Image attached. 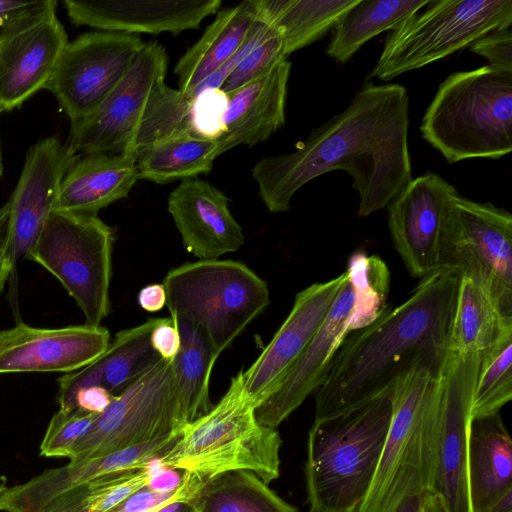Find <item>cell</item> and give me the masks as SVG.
Listing matches in <instances>:
<instances>
[{
  "instance_id": "obj_55",
  "label": "cell",
  "mask_w": 512,
  "mask_h": 512,
  "mask_svg": "<svg viewBox=\"0 0 512 512\" xmlns=\"http://www.w3.org/2000/svg\"><path fill=\"white\" fill-rule=\"evenodd\" d=\"M2 172H3V165H2L1 152H0V178L2 176Z\"/></svg>"
},
{
  "instance_id": "obj_28",
  "label": "cell",
  "mask_w": 512,
  "mask_h": 512,
  "mask_svg": "<svg viewBox=\"0 0 512 512\" xmlns=\"http://www.w3.org/2000/svg\"><path fill=\"white\" fill-rule=\"evenodd\" d=\"M259 12V0H245L219 11L201 38L176 63L179 90L191 91L228 62L244 43Z\"/></svg>"
},
{
  "instance_id": "obj_51",
  "label": "cell",
  "mask_w": 512,
  "mask_h": 512,
  "mask_svg": "<svg viewBox=\"0 0 512 512\" xmlns=\"http://www.w3.org/2000/svg\"><path fill=\"white\" fill-rule=\"evenodd\" d=\"M488 512H512V491L496 501Z\"/></svg>"
},
{
  "instance_id": "obj_54",
  "label": "cell",
  "mask_w": 512,
  "mask_h": 512,
  "mask_svg": "<svg viewBox=\"0 0 512 512\" xmlns=\"http://www.w3.org/2000/svg\"><path fill=\"white\" fill-rule=\"evenodd\" d=\"M7 490L5 482L0 483V496Z\"/></svg>"
},
{
  "instance_id": "obj_45",
  "label": "cell",
  "mask_w": 512,
  "mask_h": 512,
  "mask_svg": "<svg viewBox=\"0 0 512 512\" xmlns=\"http://www.w3.org/2000/svg\"><path fill=\"white\" fill-rule=\"evenodd\" d=\"M152 466L153 472L149 487L159 491H171L180 485L183 473L180 475L176 469L159 465L157 459L152 462Z\"/></svg>"
},
{
  "instance_id": "obj_8",
  "label": "cell",
  "mask_w": 512,
  "mask_h": 512,
  "mask_svg": "<svg viewBox=\"0 0 512 512\" xmlns=\"http://www.w3.org/2000/svg\"><path fill=\"white\" fill-rule=\"evenodd\" d=\"M387 35L368 79L388 81L512 24L511 0H430Z\"/></svg>"
},
{
  "instance_id": "obj_3",
  "label": "cell",
  "mask_w": 512,
  "mask_h": 512,
  "mask_svg": "<svg viewBox=\"0 0 512 512\" xmlns=\"http://www.w3.org/2000/svg\"><path fill=\"white\" fill-rule=\"evenodd\" d=\"M394 386L362 403L314 419L305 462L308 512L358 511L382 454L393 412Z\"/></svg>"
},
{
  "instance_id": "obj_14",
  "label": "cell",
  "mask_w": 512,
  "mask_h": 512,
  "mask_svg": "<svg viewBox=\"0 0 512 512\" xmlns=\"http://www.w3.org/2000/svg\"><path fill=\"white\" fill-rule=\"evenodd\" d=\"M479 365V355L449 353L438 376L440 421L432 493L448 512H471L467 461Z\"/></svg>"
},
{
  "instance_id": "obj_26",
  "label": "cell",
  "mask_w": 512,
  "mask_h": 512,
  "mask_svg": "<svg viewBox=\"0 0 512 512\" xmlns=\"http://www.w3.org/2000/svg\"><path fill=\"white\" fill-rule=\"evenodd\" d=\"M138 180L134 154L78 155L62 180L53 210L97 216L101 209L126 198Z\"/></svg>"
},
{
  "instance_id": "obj_40",
  "label": "cell",
  "mask_w": 512,
  "mask_h": 512,
  "mask_svg": "<svg viewBox=\"0 0 512 512\" xmlns=\"http://www.w3.org/2000/svg\"><path fill=\"white\" fill-rule=\"evenodd\" d=\"M206 482L183 471L182 481L175 490L159 491L146 485L106 512H156L176 501H194Z\"/></svg>"
},
{
  "instance_id": "obj_32",
  "label": "cell",
  "mask_w": 512,
  "mask_h": 512,
  "mask_svg": "<svg viewBox=\"0 0 512 512\" xmlns=\"http://www.w3.org/2000/svg\"><path fill=\"white\" fill-rule=\"evenodd\" d=\"M174 321L181 346L172 360V367L179 399L189 424L212 408L209 380L218 356L201 329L186 321Z\"/></svg>"
},
{
  "instance_id": "obj_33",
  "label": "cell",
  "mask_w": 512,
  "mask_h": 512,
  "mask_svg": "<svg viewBox=\"0 0 512 512\" xmlns=\"http://www.w3.org/2000/svg\"><path fill=\"white\" fill-rule=\"evenodd\" d=\"M357 0H261L279 29L286 57L332 29Z\"/></svg>"
},
{
  "instance_id": "obj_17",
  "label": "cell",
  "mask_w": 512,
  "mask_h": 512,
  "mask_svg": "<svg viewBox=\"0 0 512 512\" xmlns=\"http://www.w3.org/2000/svg\"><path fill=\"white\" fill-rule=\"evenodd\" d=\"M178 437L170 436L45 470L23 484L7 488L0 496V511L49 512L93 482L117 472L148 466L162 457Z\"/></svg>"
},
{
  "instance_id": "obj_15",
  "label": "cell",
  "mask_w": 512,
  "mask_h": 512,
  "mask_svg": "<svg viewBox=\"0 0 512 512\" xmlns=\"http://www.w3.org/2000/svg\"><path fill=\"white\" fill-rule=\"evenodd\" d=\"M457 189L434 172L412 179L387 205L394 247L413 277L441 269L448 209Z\"/></svg>"
},
{
  "instance_id": "obj_2",
  "label": "cell",
  "mask_w": 512,
  "mask_h": 512,
  "mask_svg": "<svg viewBox=\"0 0 512 512\" xmlns=\"http://www.w3.org/2000/svg\"><path fill=\"white\" fill-rule=\"evenodd\" d=\"M459 280L457 271L440 269L400 305L348 333L313 393L314 419L384 393L415 370L439 373L449 354Z\"/></svg>"
},
{
  "instance_id": "obj_4",
  "label": "cell",
  "mask_w": 512,
  "mask_h": 512,
  "mask_svg": "<svg viewBox=\"0 0 512 512\" xmlns=\"http://www.w3.org/2000/svg\"><path fill=\"white\" fill-rule=\"evenodd\" d=\"M282 440L277 429L261 425L247 394L242 371L235 375L220 401L187 424L157 462L193 473L204 480L244 470L269 484L280 475Z\"/></svg>"
},
{
  "instance_id": "obj_22",
  "label": "cell",
  "mask_w": 512,
  "mask_h": 512,
  "mask_svg": "<svg viewBox=\"0 0 512 512\" xmlns=\"http://www.w3.org/2000/svg\"><path fill=\"white\" fill-rule=\"evenodd\" d=\"M221 0H65L69 19L102 31L126 34L196 29L218 11Z\"/></svg>"
},
{
  "instance_id": "obj_19",
  "label": "cell",
  "mask_w": 512,
  "mask_h": 512,
  "mask_svg": "<svg viewBox=\"0 0 512 512\" xmlns=\"http://www.w3.org/2000/svg\"><path fill=\"white\" fill-rule=\"evenodd\" d=\"M109 343V331L101 325L47 329L18 323L0 330V374L69 373L97 359Z\"/></svg>"
},
{
  "instance_id": "obj_44",
  "label": "cell",
  "mask_w": 512,
  "mask_h": 512,
  "mask_svg": "<svg viewBox=\"0 0 512 512\" xmlns=\"http://www.w3.org/2000/svg\"><path fill=\"white\" fill-rule=\"evenodd\" d=\"M114 395L102 386L80 389L74 396L73 408L87 413L101 414L106 410Z\"/></svg>"
},
{
  "instance_id": "obj_49",
  "label": "cell",
  "mask_w": 512,
  "mask_h": 512,
  "mask_svg": "<svg viewBox=\"0 0 512 512\" xmlns=\"http://www.w3.org/2000/svg\"><path fill=\"white\" fill-rule=\"evenodd\" d=\"M419 512H448L438 495L426 492L421 497Z\"/></svg>"
},
{
  "instance_id": "obj_29",
  "label": "cell",
  "mask_w": 512,
  "mask_h": 512,
  "mask_svg": "<svg viewBox=\"0 0 512 512\" xmlns=\"http://www.w3.org/2000/svg\"><path fill=\"white\" fill-rule=\"evenodd\" d=\"M509 336H512V318L500 311L480 285L460 276L449 353L481 356Z\"/></svg>"
},
{
  "instance_id": "obj_50",
  "label": "cell",
  "mask_w": 512,
  "mask_h": 512,
  "mask_svg": "<svg viewBox=\"0 0 512 512\" xmlns=\"http://www.w3.org/2000/svg\"><path fill=\"white\" fill-rule=\"evenodd\" d=\"M156 512H200L195 501H176Z\"/></svg>"
},
{
  "instance_id": "obj_36",
  "label": "cell",
  "mask_w": 512,
  "mask_h": 512,
  "mask_svg": "<svg viewBox=\"0 0 512 512\" xmlns=\"http://www.w3.org/2000/svg\"><path fill=\"white\" fill-rule=\"evenodd\" d=\"M512 398V336L480 356L472 399V419L491 416Z\"/></svg>"
},
{
  "instance_id": "obj_20",
  "label": "cell",
  "mask_w": 512,
  "mask_h": 512,
  "mask_svg": "<svg viewBox=\"0 0 512 512\" xmlns=\"http://www.w3.org/2000/svg\"><path fill=\"white\" fill-rule=\"evenodd\" d=\"M55 1L0 39V113L19 107L51 79L68 41Z\"/></svg>"
},
{
  "instance_id": "obj_18",
  "label": "cell",
  "mask_w": 512,
  "mask_h": 512,
  "mask_svg": "<svg viewBox=\"0 0 512 512\" xmlns=\"http://www.w3.org/2000/svg\"><path fill=\"white\" fill-rule=\"evenodd\" d=\"M347 280L345 271L297 293L283 324L254 363L242 371L245 390L255 408L268 397L311 342Z\"/></svg>"
},
{
  "instance_id": "obj_25",
  "label": "cell",
  "mask_w": 512,
  "mask_h": 512,
  "mask_svg": "<svg viewBox=\"0 0 512 512\" xmlns=\"http://www.w3.org/2000/svg\"><path fill=\"white\" fill-rule=\"evenodd\" d=\"M290 71L291 62L285 59L265 76L228 94L220 155L238 145L264 142L283 126Z\"/></svg>"
},
{
  "instance_id": "obj_47",
  "label": "cell",
  "mask_w": 512,
  "mask_h": 512,
  "mask_svg": "<svg viewBox=\"0 0 512 512\" xmlns=\"http://www.w3.org/2000/svg\"><path fill=\"white\" fill-rule=\"evenodd\" d=\"M49 512H92L90 486H86Z\"/></svg>"
},
{
  "instance_id": "obj_53",
  "label": "cell",
  "mask_w": 512,
  "mask_h": 512,
  "mask_svg": "<svg viewBox=\"0 0 512 512\" xmlns=\"http://www.w3.org/2000/svg\"><path fill=\"white\" fill-rule=\"evenodd\" d=\"M8 217H9V204L7 201L4 205H2L0 207V239H2L5 234Z\"/></svg>"
},
{
  "instance_id": "obj_7",
  "label": "cell",
  "mask_w": 512,
  "mask_h": 512,
  "mask_svg": "<svg viewBox=\"0 0 512 512\" xmlns=\"http://www.w3.org/2000/svg\"><path fill=\"white\" fill-rule=\"evenodd\" d=\"M174 320L189 322L219 356L270 303L267 283L233 260H198L171 269L163 283Z\"/></svg>"
},
{
  "instance_id": "obj_35",
  "label": "cell",
  "mask_w": 512,
  "mask_h": 512,
  "mask_svg": "<svg viewBox=\"0 0 512 512\" xmlns=\"http://www.w3.org/2000/svg\"><path fill=\"white\" fill-rule=\"evenodd\" d=\"M160 318H150L133 328L119 331L95 359L101 385L114 396L154 366L161 357L151 344V333Z\"/></svg>"
},
{
  "instance_id": "obj_39",
  "label": "cell",
  "mask_w": 512,
  "mask_h": 512,
  "mask_svg": "<svg viewBox=\"0 0 512 512\" xmlns=\"http://www.w3.org/2000/svg\"><path fill=\"white\" fill-rule=\"evenodd\" d=\"M98 415L79 409H59L48 425L40 445V454L44 457L69 458L76 443L88 432Z\"/></svg>"
},
{
  "instance_id": "obj_23",
  "label": "cell",
  "mask_w": 512,
  "mask_h": 512,
  "mask_svg": "<svg viewBox=\"0 0 512 512\" xmlns=\"http://www.w3.org/2000/svg\"><path fill=\"white\" fill-rule=\"evenodd\" d=\"M227 196L200 178L183 180L169 195L168 211L184 248L199 260L219 259L244 244Z\"/></svg>"
},
{
  "instance_id": "obj_9",
  "label": "cell",
  "mask_w": 512,
  "mask_h": 512,
  "mask_svg": "<svg viewBox=\"0 0 512 512\" xmlns=\"http://www.w3.org/2000/svg\"><path fill=\"white\" fill-rule=\"evenodd\" d=\"M115 233L96 215L52 210L26 258L54 275L82 310L87 325L109 315Z\"/></svg>"
},
{
  "instance_id": "obj_38",
  "label": "cell",
  "mask_w": 512,
  "mask_h": 512,
  "mask_svg": "<svg viewBox=\"0 0 512 512\" xmlns=\"http://www.w3.org/2000/svg\"><path fill=\"white\" fill-rule=\"evenodd\" d=\"M285 59H288V57L284 54L283 38L279 29L273 23L269 32L238 63L221 89L229 94L265 76Z\"/></svg>"
},
{
  "instance_id": "obj_48",
  "label": "cell",
  "mask_w": 512,
  "mask_h": 512,
  "mask_svg": "<svg viewBox=\"0 0 512 512\" xmlns=\"http://www.w3.org/2000/svg\"><path fill=\"white\" fill-rule=\"evenodd\" d=\"M14 268L2 238L0 239V294L4 289L6 281L13 274Z\"/></svg>"
},
{
  "instance_id": "obj_41",
  "label": "cell",
  "mask_w": 512,
  "mask_h": 512,
  "mask_svg": "<svg viewBox=\"0 0 512 512\" xmlns=\"http://www.w3.org/2000/svg\"><path fill=\"white\" fill-rule=\"evenodd\" d=\"M470 50L488 60L489 66L512 72V33L510 28L491 32L470 45Z\"/></svg>"
},
{
  "instance_id": "obj_16",
  "label": "cell",
  "mask_w": 512,
  "mask_h": 512,
  "mask_svg": "<svg viewBox=\"0 0 512 512\" xmlns=\"http://www.w3.org/2000/svg\"><path fill=\"white\" fill-rule=\"evenodd\" d=\"M77 157L55 136L41 139L27 151L19 180L8 200L9 217L3 236L14 267L34 245L54 209L62 180Z\"/></svg>"
},
{
  "instance_id": "obj_37",
  "label": "cell",
  "mask_w": 512,
  "mask_h": 512,
  "mask_svg": "<svg viewBox=\"0 0 512 512\" xmlns=\"http://www.w3.org/2000/svg\"><path fill=\"white\" fill-rule=\"evenodd\" d=\"M346 272L355 290L352 317L357 330L374 321L386 308L390 273L381 258L360 251L351 255Z\"/></svg>"
},
{
  "instance_id": "obj_46",
  "label": "cell",
  "mask_w": 512,
  "mask_h": 512,
  "mask_svg": "<svg viewBox=\"0 0 512 512\" xmlns=\"http://www.w3.org/2000/svg\"><path fill=\"white\" fill-rule=\"evenodd\" d=\"M138 304L147 312H157L166 306V291L163 284L153 283L142 288L138 293Z\"/></svg>"
},
{
  "instance_id": "obj_42",
  "label": "cell",
  "mask_w": 512,
  "mask_h": 512,
  "mask_svg": "<svg viewBox=\"0 0 512 512\" xmlns=\"http://www.w3.org/2000/svg\"><path fill=\"white\" fill-rule=\"evenodd\" d=\"M54 2L55 0H0V39L22 27Z\"/></svg>"
},
{
  "instance_id": "obj_34",
  "label": "cell",
  "mask_w": 512,
  "mask_h": 512,
  "mask_svg": "<svg viewBox=\"0 0 512 512\" xmlns=\"http://www.w3.org/2000/svg\"><path fill=\"white\" fill-rule=\"evenodd\" d=\"M194 501L200 512H298L256 474L244 470L211 478Z\"/></svg>"
},
{
  "instance_id": "obj_5",
  "label": "cell",
  "mask_w": 512,
  "mask_h": 512,
  "mask_svg": "<svg viewBox=\"0 0 512 512\" xmlns=\"http://www.w3.org/2000/svg\"><path fill=\"white\" fill-rule=\"evenodd\" d=\"M420 131L449 163L509 154L512 72L487 65L452 73L439 85Z\"/></svg>"
},
{
  "instance_id": "obj_52",
  "label": "cell",
  "mask_w": 512,
  "mask_h": 512,
  "mask_svg": "<svg viewBox=\"0 0 512 512\" xmlns=\"http://www.w3.org/2000/svg\"><path fill=\"white\" fill-rule=\"evenodd\" d=\"M422 496H415L405 500L394 512H419Z\"/></svg>"
},
{
  "instance_id": "obj_30",
  "label": "cell",
  "mask_w": 512,
  "mask_h": 512,
  "mask_svg": "<svg viewBox=\"0 0 512 512\" xmlns=\"http://www.w3.org/2000/svg\"><path fill=\"white\" fill-rule=\"evenodd\" d=\"M430 0H357L332 28L327 55L346 63L370 39L393 30Z\"/></svg>"
},
{
  "instance_id": "obj_12",
  "label": "cell",
  "mask_w": 512,
  "mask_h": 512,
  "mask_svg": "<svg viewBox=\"0 0 512 512\" xmlns=\"http://www.w3.org/2000/svg\"><path fill=\"white\" fill-rule=\"evenodd\" d=\"M144 45L135 34H82L67 43L45 88L54 94L70 121H77L113 91Z\"/></svg>"
},
{
  "instance_id": "obj_21",
  "label": "cell",
  "mask_w": 512,
  "mask_h": 512,
  "mask_svg": "<svg viewBox=\"0 0 512 512\" xmlns=\"http://www.w3.org/2000/svg\"><path fill=\"white\" fill-rule=\"evenodd\" d=\"M355 298L348 276L311 342L268 397L255 408L261 425L277 429L320 385L339 345L355 330L352 317Z\"/></svg>"
},
{
  "instance_id": "obj_24",
  "label": "cell",
  "mask_w": 512,
  "mask_h": 512,
  "mask_svg": "<svg viewBox=\"0 0 512 512\" xmlns=\"http://www.w3.org/2000/svg\"><path fill=\"white\" fill-rule=\"evenodd\" d=\"M228 94L221 88L206 89L196 96L169 87L165 76L154 84L134 140L136 150L154 143L194 136L219 140L225 133L223 116Z\"/></svg>"
},
{
  "instance_id": "obj_13",
  "label": "cell",
  "mask_w": 512,
  "mask_h": 512,
  "mask_svg": "<svg viewBox=\"0 0 512 512\" xmlns=\"http://www.w3.org/2000/svg\"><path fill=\"white\" fill-rule=\"evenodd\" d=\"M168 56L157 41L145 43L113 91L87 116L71 122L67 146L76 154L131 153L149 95L166 75Z\"/></svg>"
},
{
  "instance_id": "obj_10",
  "label": "cell",
  "mask_w": 512,
  "mask_h": 512,
  "mask_svg": "<svg viewBox=\"0 0 512 512\" xmlns=\"http://www.w3.org/2000/svg\"><path fill=\"white\" fill-rule=\"evenodd\" d=\"M188 424L172 361L161 358L99 414L76 443L71 462L101 457L131 446L179 435Z\"/></svg>"
},
{
  "instance_id": "obj_43",
  "label": "cell",
  "mask_w": 512,
  "mask_h": 512,
  "mask_svg": "<svg viewBox=\"0 0 512 512\" xmlns=\"http://www.w3.org/2000/svg\"><path fill=\"white\" fill-rule=\"evenodd\" d=\"M151 344L159 356L172 361L178 354L181 338L175 321L169 318H160L151 333Z\"/></svg>"
},
{
  "instance_id": "obj_11",
  "label": "cell",
  "mask_w": 512,
  "mask_h": 512,
  "mask_svg": "<svg viewBox=\"0 0 512 512\" xmlns=\"http://www.w3.org/2000/svg\"><path fill=\"white\" fill-rule=\"evenodd\" d=\"M441 269L469 277L512 318V215L490 202L459 195L449 206Z\"/></svg>"
},
{
  "instance_id": "obj_6",
  "label": "cell",
  "mask_w": 512,
  "mask_h": 512,
  "mask_svg": "<svg viewBox=\"0 0 512 512\" xmlns=\"http://www.w3.org/2000/svg\"><path fill=\"white\" fill-rule=\"evenodd\" d=\"M439 373L418 369L395 384L382 454L357 512H394L408 498L432 492L440 421Z\"/></svg>"
},
{
  "instance_id": "obj_27",
  "label": "cell",
  "mask_w": 512,
  "mask_h": 512,
  "mask_svg": "<svg viewBox=\"0 0 512 512\" xmlns=\"http://www.w3.org/2000/svg\"><path fill=\"white\" fill-rule=\"evenodd\" d=\"M467 478L471 512H488L512 491V442L500 413L471 420Z\"/></svg>"
},
{
  "instance_id": "obj_31",
  "label": "cell",
  "mask_w": 512,
  "mask_h": 512,
  "mask_svg": "<svg viewBox=\"0 0 512 512\" xmlns=\"http://www.w3.org/2000/svg\"><path fill=\"white\" fill-rule=\"evenodd\" d=\"M134 155L140 179L167 184L210 172L220 154L218 140L185 135L138 149Z\"/></svg>"
},
{
  "instance_id": "obj_1",
  "label": "cell",
  "mask_w": 512,
  "mask_h": 512,
  "mask_svg": "<svg viewBox=\"0 0 512 512\" xmlns=\"http://www.w3.org/2000/svg\"><path fill=\"white\" fill-rule=\"evenodd\" d=\"M409 96L400 84L365 83L348 107L295 144L252 168L261 200L272 213L290 209L295 193L314 178L346 171L358 192V215L386 207L413 179L408 146Z\"/></svg>"
}]
</instances>
